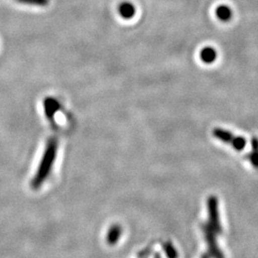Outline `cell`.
<instances>
[{"mask_svg":"<svg viewBox=\"0 0 258 258\" xmlns=\"http://www.w3.org/2000/svg\"><path fill=\"white\" fill-rule=\"evenodd\" d=\"M121 234H122V229H121L120 225H119V224L112 225L108 231H107V233H106L107 244L110 245V246L116 245L119 242Z\"/></svg>","mask_w":258,"mask_h":258,"instance_id":"5b68a950","label":"cell"},{"mask_svg":"<svg viewBox=\"0 0 258 258\" xmlns=\"http://www.w3.org/2000/svg\"><path fill=\"white\" fill-rule=\"evenodd\" d=\"M201 258H211V256H210L208 253H206V254H204L203 256Z\"/></svg>","mask_w":258,"mask_h":258,"instance_id":"4fadbf2b","label":"cell"},{"mask_svg":"<svg viewBox=\"0 0 258 258\" xmlns=\"http://www.w3.org/2000/svg\"><path fill=\"white\" fill-rule=\"evenodd\" d=\"M207 208H208V221L206 222L212 229L218 231L220 234L223 233V227L220 221L219 214V201L218 198L214 195H212L207 200Z\"/></svg>","mask_w":258,"mask_h":258,"instance_id":"277c9868","label":"cell"},{"mask_svg":"<svg viewBox=\"0 0 258 258\" xmlns=\"http://www.w3.org/2000/svg\"><path fill=\"white\" fill-rule=\"evenodd\" d=\"M163 249L167 258H178V250L170 241H166L163 244Z\"/></svg>","mask_w":258,"mask_h":258,"instance_id":"30bf717a","label":"cell"},{"mask_svg":"<svg viewBox=\"0 0 258 258\" xmlns=\"http://www.w3.org/2000/svg\"><path fill=\"white\" fill-rule=\"evenodd\" d=\"M202 231L205 241L207 243L208 254L212 258H225V255L217 243V236L220 235V233L212 229L206 222L202 225Z\"/></svg>","mask_w":258,"mask_h":258,"instance_id":"3957f363","label":"cell"},{"mask_svg":"<svg viewBox=\"0 0 258 258\" xmlns=\"http://www.w3.org/2000/svg\"><path fill=\"white\" fill-rule=\"evenodd\" d=\"M216 17L219 20H221L223 22H228L231 20L232 18V10L227 6V5H220L216 8L215 11Z\"/></svg>","mask_w":258,"mask_h":258,"instance_id":"9c48e42d","label":"cell"},{"mask_svg":"<svg viewBox=\"0 0 258 258\" xmlns=\"http://www.w3.org/2000/svg\"><path fill=\"white\" fill-rule=\"evenodd\" d=\"M246 159L254 168L258 169V138L252 137L250 141V151L246 155Z\"/></svg>","mask_w":258,"mask_h":258,"instance_id":"52a82bcc","label":"cell"},{"mask_svg":"<svg viewBox=\"0 0 258 258\" xmlns=\"http://www.w3.org/2000/svg\"><path fill=\"white\" fill-rule=\"evenodd\" d=\"M20 4L30 5V6H37V7H46L50 0H16Z\"/></svg>","mask_w":258,"mask_h":258,"instance_id":"8fae6325","label":"cell"},{"mask_svg":"<svg viewBox=\"0 0 258 258\" xmlns=\"http://www.w3.org/2000/svg\"><path fill=\"white\" fill-rule=\"evenodd\" d=\"M155 258H161V257H160V255H159V254H158V253H156V254H155Z\"/></svg>","mask_w":258,"mask_h":258,"instance_id":"5bb4252c","label":"cell"},{"mask_svg":"<svg viewBox=\"0 0 258 258\" xmlns=\"http://www.w3.org/2000/svg\"><path fill=\"white\" fill-rule=\"evenodd\" d=\"M212 136L222 143L231 146V148L236 151H242L247 145L246 138L242 136H237L227 129L220 127L212 129Z\"/></svg>","mask_w":258,"mask_h":258,"instance_id":"7a4b0ae2","label":"cell"},{"mask_svg":"<svg viewBox=\"0 0 258 258\" xmlns=\"http://www.w3.org/2000/svg\"><path fill=\"white\" fill-rule=\"evenodd\" d=\"M44 105H45V109L49 118H51V116L56 111L57 102L55 100H47V102L44 103Z\"/></svg>","mask_w":258,"mask_h":258,"instance_id":"7c38bea8","label":"cell"},{"mask_svg":"<svg viewBox=\"0 0 258 258\" xmlns=\"http://www.w3.org/2000/svg\"><path fill=\"white\" fill-rule=\"evenodd\" d=\"M57 149V142L55 139H50V141L47 144V148L45 149V153L43 159L41 161L40 166L37 170V175L35 176L33 182H32V187L34 189H37L41 186V184L44 183L47 177L50 174L53 163L55 161V154Z\"/></svg>","mask_w":258,"mask_h":258,"instance_id":"6da1fadb","label":"cell"},{"mask_svg":"<svg viewBox=\"0 0 258 258\" xmlns=\"http://www.w3.org/2000/svg\"><path fill=\"white\" fill-rule=\"evenodd\" d=\"M118 12H119L121 19L128 20V19H133L134 16L136 15V8H135L134 4H132L131 2L124 1L119 5Z\"/></svg>","mask_w":258,"mask_h":258,"instance_id":"8992f818","label":"cell"},{"mask_svg":"<svg viewBox=\"0 0 258 258\" xmlns=\"http://www.w3.org/2000/svg\"><path fill=\"white\" fill-rule=\"evenodd\" d=\"M200 58L206 64H212L217 58V51L213 47H204L200 52Z\"/></svg>","mask_w":258,"mask_h":258,"instance_id":"ba28073f","label":"cell"}]
</instances>
